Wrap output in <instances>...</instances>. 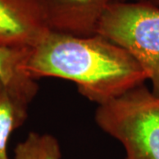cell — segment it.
Returning <instances> with one entry per match:
<instances>
[{
	"mask_svg": "<svg viewBox=\"0 0 159 159\" xmlns=\"http://www.w3.org/2000/svg\"><path fill=\"white\" fill-rule=\"evenodd\" d=\"M29 104L0 82V159H10L9 139L26 121Z\"/></svg>",
	"mask_w": 159,
	"mask_h": 159,
	"instance_id": "obj_7",
	"label": "cell"
},
{
	"mask_svg": "<svg viewBox=\"0 0 159 159\" xmlns=\"http://www.w3.org/2000/svg\"><path fill=\"white\" fill-rule=\"evenodd\" d=\"M95 119L122 144L125 159H159V96L144 84L98 105Z\"/></svg>",
	"mask_w": 159,
	"mask_h": 159,
	"instance_id": "obj_2",
	"label": "cell"
},
{
	"mask_svg": "<svg viewBox=\"0 0 159 159\" xmlns=\"http://www.w3.org/2000/svg\"><path fill=\"white\" fill-rule=\"evenodd\" d=\"M135 2H142V3H148L153 6H158L159 7V0H135Z\"/></svg>",
	"mask_w": 159,
	"mask_h": 159,
	"instance_id": "obj_9",
	"label": "cell"
},
{
	"mask_svg": "<svg viewBox=\"0 0 159 159\" xmlns=\"http://www.w3.org/2000/svg\"><path fill=\"white\" fill-rule=\"evenodd\" d=\"M96 34L128 51L142 66L159 96V7L142 2H118L109 7Z\"/></svg>",
	"mask_w": 159,
	"mask_h": 159,
	"instance_id": "obj_3",
	"label": "cell"
},
{
	"mask_svg": "<svg viewBox=\"0 0 159 159\" xmlns=\"http://www.w3.org/2000/svg\"><path fill=\"white\" fill-rule=\"evenodd\" d=\"M57 140L49 134L31 132L14 149V159H60Z\"/></svg>",
	"mask_w": 159,
	"mask_h": 159,
	"instance_id": "obj_8",
	"label": "cell"
},
{
	"mask_svg": "<svg viewBox=\"0 0 159 159\" xmlns=\"http://www.w3.org/2000/svg\"><path fill=\"white\" fill-rule=\"evenodd\" d=\"M126 0H42L51 31L89 36L110 6Z\"/></svg>",
	"mask_w": 159,
	"mask_h": 159,
	"instance_id": "obj_5",
	"label": "cell"
},
{
	"mask_svg": "<svg viewBox=\"0 0 159 159\" xmlns=\"http://www.w3.org/2000/svg\"><path fill=\"white\" fill-rule=\"evenodd\" d=\"M30 51L0 45V82L29 103L38 91L36 80L31 79L24 70Z\"/></svg>",
	"mask_w": 159,
	"mask_h": 159,
	"instance_id": "obj_6",
	"label": "cell"
},
{
	"mask_svg": "<svg viewBox=\"0 0 159 159\" xmlns=\"http://www.w3.org/2000/svg\"><path fill=\"white\" fill-rule=\"evenodd\" d=\"M50 31L42 0H0V45L32 49Z\"/></svg>",
	"mask_w": 159,
	"mask_h": 159,
	"instance_id": "obj_4",
	"label": "cell"
},
{
	"mask_svg": "<svg viewBox=\"0 0 159 159\" xmlns=\"http://www.w3.org/2000/svg\"><path fill=\"white\" fill-rule=\"evenodd\" d=\"M24 70L34 80L45 77L71 80L81 96L98 105L148 80L128 51L97 34L77 36L50 31L31 49Z\"/></svg>",
	"mask_w": 159,
	"mask_h": 159,
	"instance_id": "obj_1",
	"label": "cell"
}]
</instances>
